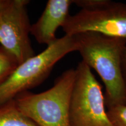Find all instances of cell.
<instances>
[{"label":"cell","mask_w":126,"mask_h":126,"mask_svg":"<svg viewBox=\"0 0 126 126\" xmlns=\"http://www.w3.org/2000/svg\"><path fill=\"white\" fill-rule=\"evenodd\" d=\"M74 36L82 61L94 68L105 84L106 106L126 105V86L122 68L126 39L94 32Z\"/></svg>","instance_id":"cell-1"},{"label":"cell","mask_w":126,"mask_h":126,"mask_svg":"<svg viewBox=\"0 0 126 126\" xmlns=\"http://www.w3.org/2000/svg\"><path fill=\"white\" fill-rule=\"evenodd\" d=\"M75 78V69H69L48 90L19 94L14 99L16 106L38 126H71L70 103Z\"/></svg>","instance_id":"cell-2"},{"label":"cell","mask_w":126,"mask_h":126,"mask_svg":"<svg viewBox=\"0 0 126 126\" xmlns=\"http://www.w3.org/2000/svg\"><path fill=\"white\" fill-rule=\"evenodd\" d=\"M75 51H77V44L74 36L65 34L57 39L42 53L19 64L11 75L0 85V106L41 84L58 61Z\"/></svg>","instance_id":"cell-3"},{"label":"cell","mask_w":126,"mask_h":126,"mask_svg":"<svg viewBox=\"0 0 126 126\" xmlns=\"http://www.w3.org/2000/svg\"><path fill=\"white\" fill-rule=\"evenodd\" d=\"M81 8L69 15L62 26L65 34L94 32L126 39V4L109 0H75Z\"/></svg>","instance_id":"cell-4"},{"label":"cell","mask_w":126,"mask_h":126,"mask_svg":"<svg viewBox=\"0 0 126 126\" xmlns=\"http://www.w3.org/2000/svg\"><path fill=\"white\" fill-rule=\"evenodd\" d=\"M70 119L71 126H114L108 116L102 86L82 61L75 68Z\"/></svg>","instance_id":"cell-5"},{"label":"cell","mask_w":126,"mask_h":126,"mask_svg":"<svg viewBox=\"0 0 126 126\" xmlns=\"http://www.w3.org/2000/svg\"><path fill=\"white\" fill-rule=\"evenodd\" d=\"M29 2L12 0L0 14V45L14 55L19 64L35 55L29 38L31 25L26 9Z\"/></svg>","instance_id":"cell-6"},{"label":"cell","mask_w":126,"mask_h":126,"mask_svg":"<svg viewBox=\"0 0 126 126\" xmlns=\"http://www.w3.org/2000/svg\"><path fill=\"white\" fill-rule=\"evenodd\" d=\"M73 1L49 0L37 21L31 26V34L41 45H51L57 40L56 32L68 17Z\"/></svg>","instance_id":"cell-7"},{"label":"cell","mask_w":126,"mask_h":126,"mask_svg":"<svg viewBox=\"0 0 126 126\" xmlns=\"http://www.w3.org/2000/svg\"><path fill=\"white\" fill-rule=\"evenodd\" d=\"M0 126H38L18 109L13 99L0 106Z\"/></svg>","instance_id":"cell-8"},{"label":"cell","mask_w":126,"mask_h":126,"mask_svg":"<svg viewBox=\"0 0 126 126\" xmlns=\"http://www.w3.org/2000/svg\"><path fill=\"white\" fill-rule=\"evenodd\" d=\"M19 64L15 56L0 45V85L11 75Z\"/></svg>","instance_id":"cell-9"},{"label":"cell","mask_w":126,"mask_h":126,"mask_svg":"<svg viewBox=\"0 0 126 126\" xmlns=\"http://www.w3.org/2000/svg\"><path fill=\"white\" fill-rule=\"evenodd\" d=\"M109 119L114 126H126V105L108 108Z\"/></svg>","instance_id":"cell-10"},{"label":"cell","mask_w":126,"mask_h":126,"mask_svg":"<svg viewBox=\"0 0 126 126\" xmlns=\"http://www.w3.org/2000/svg\"><path fill=\"white\" fill-rule=\"evenodd\" d=\"M122 68L124 82L126 86V47L124 48L122 55Z\"/></svg>","instance_id":"cell-11"},{"label":"cell","mask_w":126,"mask_h":126,"mask_svg":"<svg viewBox=\"0 0 126 126\" xmlns=\"http://www.w3.org/2000/svg\"><path fill=\"white\" fill-rule=\"evenodd\" d=\"M12 0H0V14L10 5Z\"/></svg>","instance_id":"cell-12"}]
</instances>
